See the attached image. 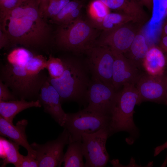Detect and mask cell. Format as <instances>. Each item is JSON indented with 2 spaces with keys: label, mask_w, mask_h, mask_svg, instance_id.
I'll list each match as a JSON object with an SVG mask.
<instances>
[{
  "label": "cell",
  "mask_w": 167,
  "mask_h": 167,
  "mask_svg": "<svg viewBox=\"0 0 167 167\" xmlns=\"http://www.w3.org/2000/svg\"><path fill=\"white\" fill-rule=\"evenodd\" d=\"M47 60L41 55L20 61H6L0 66V80L20 99H38L48 76L44 71Z\"/></svg>",
  "instance_id": "cell-1"
},
{
  "label": "cell",
  "mask_w": 167,
  "mask_h": 167,
  "mask_svg": "<svg viewBox=\"0 0 167 167\" xmlns=\"http://www.w3.org/2000/svg\"><path fill=\"white\" fill-rule=\"evenodd\" d=\"M65 70L56 79L49 77L48 81L59 93L61 102L87 101V94L91 81L86 65L74 59L62 58Z\"/></svg>",
  "instance_id": "cell-2"
},
{
  "label": "cell",
  "mask_w": 167,
  "mask_h": 167,
  "mask_svg": "<svg viewBox=\"0 0 167 167\" xmlns=\"http://www.w3.org/2000/svg\"><path fill=\"white\" fill-rule=\"evenodd\" d=\"M118 92L115 104L111 115L109 126V136L120 131L129 134L126 139L133 143L139 136V130L134 122V108L139 105V93L134 84L124 85Z\"/></svg>",
  "instance_id": "cell-3"
},
{
  "label": "cell",
  "mask_w": 167,
  "mask_h": 167,
  "mask_svg": "<svg viewBox=\"0 0 167 167\" xmlns=\"http://www.w3.org/2000/svg\"><path fill=\"white\" fill-rule=\"evenodd\" d=\"M3 15L4 30L13 39L14 43L28 47H42L43 43L41 38L45 32L42 21H34L24 16L15 18L5 13Z\"/></svg>",
  "instance_id": "cell-4"
},
{
  "label": "cell",
  "mask_w": 167,
  "mask_h": 167,
  "mask_svg": "<svg viewBox=\"0 0 167 167\" xmlns=\"http://www.w3.org/2000/svg\"><path fill=\"white\" fill-rule=\"evenodd\" d=\"M58 34L57 43L60 48L73 52L87 51L92 46L95 35L93 26L79 17L63 24Z\"/></svg>",
  "instance_id": "cell-5"
},
{
  "label": "cell",
  "mask_w": 167,
  "mask_h": 167,
  "mask_svg": "<svg viewBox=\"0 0 167 167\" xmlns=\"http://www.w3.org/2000/svg\"><path fill=\"white\" fill-rule=\"evenodd\" d=\"M110 117L102 115L84 109L75 113H66L62 127L69 132L73 141L82 139L84 133L91 134L101 129H107Z\"/></svg>",
  "instance_id": "cell-6"
},
{
  "label": "cell",
  "mask_w": 167,
  "mask_h": 167,
  "mask_svg": "<svg viewBox=\"0 0 167 167\" xmlns=\"http://www.w3.org/2000/svg\"><path fill=\"white\" fill-rule=\"evenodd\" d=\"M118 91L113 86L92 78L87 94V106L84 109L99 114L110 117Z\"/></svg>",
  "instance_id": "cell-7"
},
{
  "label": "cell",
  "mask_w": 167,
  "mask_h": 167,
  "mask_svg": "<svg viewBox=\"0 0 167 167\" xmlns=\"http://www.w3.org/2000/svg\"><path fill=\"white\" fill-rule=\"evenodd\" d=\"M109 137L107 129H101L93 133L82 135L83 152L86 161L84 167H103L106 165L109 159L106 148Z\"/></svg>",
  "instance_id": "cell-8"
},
{
  "label": "cell",
  "mask_w": 167,
  "mask_h": 167,
  "mask_svg": "<svg viewBox=\"0 0 167 167\" xmlns=\"http://www.w3.org/2000/svg\"><path fill=\"white\" fill-rule=\"evenodd\" d=\"M88 51L89 58L86 64L92 78L113 86L112 74L114 57L108 47L99 45L92 46Z\"/></svg>",
  "instance_id": "cell-9"
},
{
  "label": "cell",
  "mask_w": 167,
  "mask_h": 167,
  "mask_svg": "<svg viewBox=\"0 0 167 167\" xmlns=\"http://www.w3.org/2000/svg\"><path fill=\"white\" fill-rule=\"evenodd\" d=\"M70 134L64 128L63 131L56 139L40 144L33 143L30 144L35 151L36 159L39 167H60L63 162L64 156L63 149L68 144Z\"/></svg>",
  "instance_id": "cell-10"
},
{
  "label": "cell",
  "mask_w": 167,
  "mask_h": 167,
  "mask_svg": "<svg viewBox=\"0 0 167 167\" xmlns=\"http://www.w3.org/2000/svg\"><path fill=\"white\" fill-rule=\"evenodd\" d=\"M139 96V105L145 101L166 105L167 74L152 75L142 73L135 84Z\"/></svg>",
  "instance_id": "cell-11"
},
{
  "label": "cell",
  "mask_w": 167,
  "mask_h": 167,
  "mask_svg": "<svg viewBox=\"0 0 167 167\" xmlns=\"http://www.w3.org/2000/svg\"><path fill=\"white\" fill-rule=\"evenodd\" d=\"M142 25L133 22L121 26L111 31L104 32L100 45L112 51L122 54L129 49Z\"/></svg>",
  "instance_id": "cell-12"
},
{
  "label": "cell",
  "mask_w": 167,
  "mask_h": 167,
  "mask_svg": "<svg viewBox=\"0 0 167 167\" xmlns=\"http://www.w3.org/2000/svg\"><path fill=\"white\" fill-rule=\"evenodd\" d=\"M114 55L112 84L118 91L126 84H135L142 73L123 54L112 51Z\"/></svg>",
  "instance_id": "cell-13"
},
{
  "label": "cell",
  "mask_w": 167,
  "mask_h": 167,
  "mask_svg": "<svg viewBox=\"0 0 167 167\" xmlns=\"http://www.w3.org/2000/svg\"><path fill=\"white\" fill-rule=\"evenodd\" d=\"M38 99L44 111L49 114L61 126H63L66 113L62 108L59 93L48 79L41 88Z\"/></svg>",
  "instance_id": "cell-14"
},
{
  "label": "cell",
  "mask_w": 167,
  "mask_h": 167,
  "mask_svg": "<svg viewBox=\"0 0 167 167\" xmlns=\"http://www.w3.org/2000/svg\"><path fill=\"white\" fill-rule=\"evenodd\" d=\"M28 121L23 119L18 121L15 125L0 117V134L2 136L8 138L19 145L24 147L28 155L36 158L35 151L29 144L25 133Z\"/></svg>",
  "instance_id": "cell-15"
},
{
  "label": "cell",
  "mask_w": 167,
  "mask_h": 167,
  "mask_svg": "<svg viewBox=\"0 0 167 167\" xmlns=\"http://www.w3.org/2000/svg\"><path fill=\"white\" fill-rule=\"evenodd\" d=\"M100 0L109 9L131 17L137 23L142 25L148 20V16L143 6L135 0Z\"/></svg>",
  "instance_id": "cell-16"
},
{
  "label": "cell",
  "mask_w": 167,
  "mask_h": 167,
  "mask_svg": "<svg viewBox=\"0 0 167 167\" xmlns=\"http://www.w3.org/2000/svg\"><path fill=\"white\" fill-rule=\"evenodd\" d=\"M167 66V59L162 49L159 46H150L142 63L145 72L152 75H161L165 73Z\"/></svg>",
  "instance_id": "cell-17"
},
{
  "label": "cell",
  "mask_w": 167,
  "mask_h": 167,
  "mask_svg": "<svg viewBox=\"0 0 167 167\" xmlns=\"http://www.w3.org/2000/svg\"><path fill=\"white\" fill-rule=\"evenodd\" d=\"M41 106L38 99L29 101L23 99L8 101L0 100V116L13 123L14 118L19 112L31 107H40Z\"/></svg>",
  "instance_id": "cell-18"
},
{
  "label": "cell",
  "mask_w": 167,
  "mask_h": 167,
  "mask_svg": "<svg viewBox=\"0 0 167 167\" xmlns=\"http://www.w3.org/2000/svg\"><path fill=\"white\" fill-rule=\"evenodd\" d=\"M149 48L144 36L139 32L135 36L128 50L123 54L141 70L143 69V60Z\"/></svg>",
  "instance_id": "cell-19"
},
{
  "label": "cell",
  "mask_w": 167,
  "mask_h": 167,
  "mask_svg": "<svg viewBox=\"0 0 167 167\" xmlns=\"http://www.w3.org/2000/svg\"><path fill=\"white\" fill-rule=\"evenodd\" d=\"M0 157L3 159L1 167L8 164L18 167L23 155L19 152V145L11 140L0 137Z\"/></svg>",
  "instance_id": "cell-20"
},
{
  "label": "cell",
  "mask_w": 167,
  "mask_h": 167,
  "mask_svg": "<svg viewBox=\"0 0 167 167\" xmlns=\"http://www.w3.org/2000/svg\"><path fill=\"white\" fill-rule=\"evenodd\" d=\"M63 162L65 167H84L82 139L72 140L70 137Z\"/></svg>",
  "instance_id": "cell-21"
},
{
  "label": "cell",
  "mask_w": 167,
  "mask_h": 167,
  "mask_svg": "<svg viewBox=\"0 0 167 167\" xmlns=\"http://www.w3.org/2000/svg\"><path fill=\"white\" fill-rule=\"evenodd\" d=\"M131 22L136 23L132 17L128 15L118 12H109L101 22L92 25L107 32Z\"/></svg>",
  "instance_id": "cell-22"
},
{
  "label": "cell",
  "mask_w": 167,
  "mask_h": 167,
  "mask_svg": "<svg viewBox=\"0 0 167 167\" xmlns=\"http://www.w3.org/2000/svg\"><path fill=\"white\" fill-rule=\"evenodd\" d=\"M109 13V9L100 0H93L89 6V13L92 25L101 22Z\"/></svg>",
  "instance_id": "cell-23"
},
{
  "label": "cell",
  "mask_w": 167,
  "mask_h": 167,
  "mask_svg": "<svg viewBox=\"0 0 167 167\" xmlns=\"http://www.w3.org/2000/svg\"><path fill=\"white\" fill-rule=\"evenodd\" d=\"M45 69L49 73V77L53 79L60 77L62 75L64 70V63L62 58H55L50 55L47 60Z\"/></svg>",
  "instance_id": "cell-24"
},
{
  "label": "cell",
  "mask_w": 167,
  "mask_h": 167,
  "mask_svg": "<svg viewBox=\"0 0 167 167\" xmlns=\"http://www.w3.org/2000/svg\"><path fill=\"white\" fill-rule=\"evenodd\" d=\"M81 4L76 1H71L55 17L54 19L57 22H64L71 12L75 9L81 7Z\"/></svg>",
  "instance_id": "cell-25"
},
{
  "label": "cell",
  "mask_w": 167,
  "mask_h": 167,
  "mask_svg": "<svg viewBox=\"0 0 167 167\" xmlns=\"http://www.w3.org/2000/svg\"><path fill=\"white\" fill-rule=\"evenodd\" d=\"M71 0H49L45 11L53 17L56 16Z\"/></svg>",
  "instance_id": "cell-26"
},
{
  "label": "cell",
  "mask_w": 167,
  "mask_h": 167,
  "mask_svg": "<svg viewBox=\"0 0 167 167\" xmlns=\"http://www.w3.org/2000/svg\"><path fill=\"white\" fill-rule=\"evenodd\" d=\"M18 98L9 89V87L0 80V100L3 101L18 100Z\"/></svg>",
  "instance_id": "cell-27"
},
{
  "label": "cell",
  "mask_w": 167,
  "mask_h": 167,
  "mask_svg": "<svg viewBox=\"0 0 167 167\" xmlns=\"http://www.w3.org/2000/svg\"><path fill=\"white\" fill-rule=\"evenodd\" d=\"M0 2L1 11L4 13L11 10L22 2L20 0H0Z\"/></svg>",
  "instance_id": "cell-28"
},
{
  "label": "cell",
  "mask_w": 167,
  "mask_h": 167,
  "mask_svg": "<svg viewBox=\"0 0 167 167\" xmlns=\"http://www.w3.org/2000/svg\"><path fill=\"white\" fill-rule=\"evenodd\" d=\"M38 163L34 157L28 154L26 156L23 155L18 167H37Z\"/></svg>",
  "instance_id": "cell-29"
},
{
  "label": "cell",
  "mask_w": 167,
  "mask_h": 167,
  "mask_svg": "<svg viewBox=\"0 0 167 167\" xmlns=\"http://www.w3.org/2000/svg\"><path fill=\"white\" fill-rule=\"evenodd\" d=\"M81 6L78 7L73 11L68 16L63 24H65L73 21L79 18Z\"/></svg>",
  "instance_id": "cell-30"
},
{
  "label": "cell",
  "mask_w": 167,
  "mask_h": 167,
  "mask_svg": "<svg viewBox=\"0 0 167 167\" xmlns=\"http://www.w3.org/2000/svg\"><path fill=\"white\" fill-rule=\"evenodd\" d=\"M167 149V141L162 145L156 147L154 149V156H156L165 149ZM167 165V154L163 163L162 165L163 166H166Z\"/></svg>",
  "instance_id": "cell-31"
},
{
  "label": "cell",
  "mask_w": 167,
  "mask_h": 167,
  "mask_svg": "<svg viewBox=\"0 0 167 167\" xmlns=\"http://www.w3.org/2000/svg\"><path fill=\"white\" fill-rule=\"evenodd\" d=\"M159 46L165 54L167 59V36H161Z\"/></svg>",
  "instance_id": "cell-32"
},
{
  "label": "cell",
  "mask_w": 167,
  "mask_h": 167,
  "mask_svg": "<svg viewBox=\"0 0 167 167\" xmlns=\"http://www.w3.org/2000/svg\"><path fill=\"white\" fill-rule=\"evenodd\" d=\"M143 6L147 8L149 10L152 11L153 8L154 0H135Z\"/></svg>",
  "instance_id": "cell-33"
},
{
  "label": "cell",
  "mask_w": 167,
  "mask_h": 167,
  "mask_svg": "<svg viewBox=\"0 0 167 167\" xmlns=\"http://www.w3.org/2000/svg\"><path fill=\"white\" fill-rule=\"evenodd\" d=\"M49 0H40V7L43 11H45L49 3Z\"/></svg>",
  "instance_id": "cell-34"
},
{
  "label": "cell",
  "mask_w": 167,
  "mask_h": 167,
  "mask_svg": "<svg viewBox=\"0 0 167 167\" xmlns=\"http://www.w3.org/2000/svg\"><path fill=\"white\" fill-rule=\"evenodd\" d=\"M167 36V19L162 27L161 36Z\"/></svg>",
  "instance_id": "cell-35"
},
{
  "label": "cell",
  "mask_w": 167,
  "mask_h": 167,
  "mask_svg": "<svg viewBox=\"0 0 167 167\" xmlns=\"http://www.w3.org/2000/svg\"><path fill=\"white\" fill-rule=\"evenodd\" d=\"M165 14L166 17H167V0L166 3V6L165 8Z\"/></svg>",
  "instance_id": "cell-36"
},
{
  "label": "cell",
  "mask_w": 167,
  "mask_h": 167,
  "mask_svg": "<svg viewBox=\"0 0 167 167\" xmlns=\"http://www.w3.org/2000/svg\"><path fill=\"white\" fill-rule=\"evenodd\" d=\"M22 2H23L25 1H26V0H20Z\"/></svg>",
  "instance_id": "cell-37"
},
{
  "label": "cell",
  "mask_w": 167,
  "mask_h": 167,
  "mask_svg": "<svg viewBox=\"0 0 167 167\" xmlns=\"http://www.w3.org/2000/svg\"><path fill=\"white\" fill-rule=\"evenodd\" d=\"M166 105H167V103H166Z\"/></svg>",
  "instance_id": "cell-38"
}]
</instances>
